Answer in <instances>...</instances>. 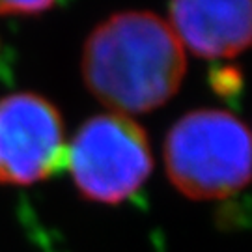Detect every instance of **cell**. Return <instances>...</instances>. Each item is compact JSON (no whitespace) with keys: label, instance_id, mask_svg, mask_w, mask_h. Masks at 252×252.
Segmentation results:
<instances>
[{"label":"cell","instance_id":"1","mask_svg":"<svg viewBox=\"0 0 252 252\" xmlns=\"http://www.w3.org/2000/svg\"><path fill=\"white\" fill-rule=\"evenodd\" d=\"M81 67L95 99L112 112L133 116L172 99L187 60L164 19L152 11H122L92 30Z\"/></svg>","mask_w":252,"mask_h":252},{"label":"cell","instance_id":"2","mask_svg":"<svg viewBox=\"0 0 252 252\" xmlns=\"http://www.w3.org/2000/svg\"><path fill=\"white\" fill-rule=\"evenodd\" d=\"M174 187L192 200H222L251 180V135L237 116L200 108L181 116L164 140Z\"/></svg>","mask_w":252,"mask_h":252},{"label":"cell","instance_id":"3","mask_svg":"<svg viewBox=\"0 0 252 252\" xmlns=\"http://www.w3.org/2000/svg\"><path fill=\"white\" fill-rule=\"evenodd\" d=\"M65 162L79 192L101 204H120L133 196L153 170L144 129L118 112L84 122L67 146Z\"/></svg>","mask_w":252,"mask_h":252},{"label":"cell","instance_id":"4","mask_svg":"<svg viewBox=\"0 0 252 252\" xmlns=\"http://www.w3.org/2000/svg\"><path fill=\"white\" fill-rule=\"evenodd\" d=\"M65 127L60 110L37 94L0 99V183L32 185L65 164Z\"/></svg>","mask_w":252,"mask_h":252},{"label":"cell","instance_id":"5","mask_svg":"<svg viewBox=\"0 0 252 252\" xmlns=\"http://www.w3.org/2000/svg\"><path fill=\"white\" fill-rule=\"evenodd\" d=\"M166 23L196 56L234 58L251 45L252 0H170Z\"/></svg>","mask_w":252,"mask_h":252},{"label":"cell","instance_id":"6","mask_svg":"<svg viewBox=\"0 0 252 252\" xmlns=\"http://www.w3.org/2000/svg\"><path fill=\"white\" fill-rule=\"evenodd\" d=\"M56 0H0V15H34L53 8Z\"/></svg>","mask_w":252,"mask_h":252},{"label":"cell","instance_id":"7","mask_svg":"<svg viewBox=\"0 0 252 252\" xmlns=\"http://www.w3.org/2000/svg\"><path fill=\"white\" fill-rule=\"evenodd\" d=\"M211 81L213 84L217 86V90L222 92V94H228V92L232 90L235 92L237 90V86H239V82H241V77H239V73L232 69V67H224V69H219V71L211 77Z\"/></svg>","mask_w":252,"mask_h":252}]
</instances>
